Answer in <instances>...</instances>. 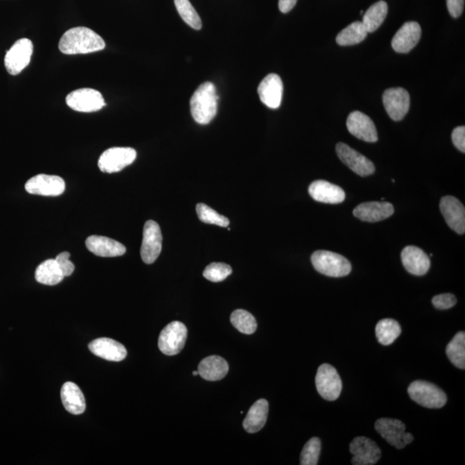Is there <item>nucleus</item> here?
<instances>
[{
  "label": "nucleus",
  "mask_w": 465,
  "mask_h": 465,
  "mask_svg": "<svg viewBox=\"0 0 465 465\" xmlns=\"http://www.w3.org/2000/svg\"><path fill=\"white\" fill-rule=\"evenodd\" d=\"M105 48L103 38L86 27H76L66 31L59 42V49L65 54L97 52Z\"/></svg>",
  "instance_id": "nucleus-1"
},
{
  "label": "nucleus",
  "mask_w": 465,
  "mask_h": 465,
  "mask_svg": "<svg viewBox=\"0 0 465 465\" xmlns=\"http://www.w3.org/2000/svg\"><path fill=\"white\" fill-rule=\"evenodd\" d=\"M191 112L199 124H208L218 113V96L211 82H206L199 86L191 98Z\"/></svg>",
  "instance_id": "nucleus-2"
},
{
  "label": "nucleus",
  "mask_w": 465,
  "mask_h": 465,
  "mask_svg": "<svg viewBox=\"0 0 465 465\" xmlns=\"http://www.w3.org/2000/svg\"><path fill=\"white\" fill-rule=\"evenodd\" d=\"M311 262L315 270L323 275L332 278L348 276L352 271L349 260L333 252L320 250L311 256Z\"/></svg>",
  "instance_id": "nucleus-3"
},
{
  "label": "nucleus",
  "mask_w": 465,
  "mask_h": 465,
  "mask_svg": "<svg viewBox=\"0 0 465 465\" xmlns=\"http://www.w3.org/2000/svg\"><path fill=\"white\" fill-rule=\"evenodd\" d=\"M409 396L416 404L428 408H441L447 401V396L438 386L425 381H415L408 389Z\"/></svg>",
  "instance_id": "nucleus-4"
},
{
  "label": "nucleus",
  "mask_w": 465,
  "mask_h": 465,
  "mask_svg": "<svg viewBox=\"0 0 465 465\" xmlns=\"http://www.w3.org/2000/svg\"><path fill=\"white\" fill-rule=\"evenodd\" d=\"M188 331L180 322H172L161 331L158 341L160 352L165 355L175 356L184 348Z\"/></svg>",
  "instance_id": "nucleus-5"
},
{
  "label": "nucleus",
  "mask_w": 465,
  "mask_h": 465,
  "mask_svg": "<svg viewBox=\"0 0 465 465\" xmlns=\"http://www.w3.org/2000/svg\"><path fill=\"white\" fill-rule=\"evenodd\" d=\"M375 429L389 444L400 450L413 441V436L406 432V425L399 420L382 418L376 421Z\"/></svg>",
  "instance_id": "nucleus-6"
},
{
  "label": "nucleus",
  "mask_w": 465,
  "mask_h": 465,
  "mask_svg": "<svg viewBox=\"0 0 465 465\" xmlns=\"http://www.w3.org/2000/svg\"><path fill=\"white\" fill-rule=\"evenodd\" d=\"M315 385L320 396L326 401H336L342 392V381L336 368L329 364L319 367Z\"/></svg>",
  "instance_id": "nucleus-7"
},
{
  "label": "nucleus",
  "mask_w": 465,
  "mask_h": 465,
  "mask_svg": "<svg viewBox=\"0 0 465 465\" xmlns=\"http://www.w3.org/2000/svg\"><path fill=\"white\" fill-rule=\"evenodd\" d=\"M136 155V151L131 148H109L102 153L98 160V167L103 172H118L131 165Z\"/></svg>",
  "instance_id": "nucleus-8"
},
{
  "label": "nucleus",
  "mask_w": 465,
  "mask_h": 465,
  "mask_svg": "<svg viewBox=\"0 0 465 465\" xmlns=\"http://www.w3.org/2000/svg\"><path fill=\"white\" fill-rule=\"evenodd\" d=\"M66 101L71 109L78 112H95L105 105L102 94L92 88L73 90L66 97Z\"/></svg>",
  "instance_id": "nucleus-9"
},
{
  "label": "nucleus",
  "mask_w": 465,
  "mask_h": 465,
  "mask_svg": "<svg viewBox=\"0 0 465 465\" xmlns=\"http://www.w3.org/2000/svg\"><path fill=\"white\" fill-rule=\"evenodd\" d=\"M33 54V43L29 39L22 38L8 50L5 58L7 72L17 76L30 64Z\"/></svg>",
  "instance_id": "nucleus-10"
},
{
  "label": "nucleus",
  "mask_w": 465,
  "mask_h": 465,
  "mask_svg": "<svg viewBox=\"0 0 465 465\" xmlns=\"http://www.w3.org/2000/svg\"><path fill=\"white\" fill-rule=\"evenodd\" d=\"M163 249V234L160 228L155 220L146 222L143 228V243L141 247V257L146 264H153L159 257Z\"/></svg>",
  "instance_id": "nucleus-11"
},
{
  "label": "nucleus",
  "mask_w": 465,
  "mask_h": 465,
  "mask_svg": "<svg viewBox=\"0 0 465 465\" xmlns=\"http://www.w3.org/2000/svg\"><path fill=\"white\" fill-rule=\"evenodd\" d=\"M386 112L394 121L403 120L411 107V96L401 88L386 90L383 95Z\"/></svg>",
  "instance_id": "nucleus-12"
},
{
  "label": "nucleus",
  "mask_w": 465,
  "mask_h": 465,
  "mask_svg": "<svg viewBox=\"0 0 465 465\" xmlns=\"http://www.w3.org/2000/svg\"><path fill=\"white\" fill-rule=\"evenodd\" d=\"M65 181L61 177L38 175L27 181L25 190L30 194L57 196L64 192Z\"/></svg>",
  "instance_id": "nucleus-13"
},
{
  "label": "nucleus",
  "mask_w": 465,
  "mask_h": 465,
  "mask_svg": "<svg viewBox=\"0 0 465 465\" xmlns=\"http://www.w3.org/2000/svg\"><path fill=\"white\" fill-rule=\"evenodd\" d=\"M350 452L353 455L354 465H373L381 459L382 452L372 440L366 437H357L350 444Z\"/></svg>",
  "instance_id": "nucleus-14"
},
{
  "label": "nucleus",
  "mask_w": 465,
  "mask_h": 465,
  "mask_svg": "<svg viewBox=\"0 0 465 465\" xmlns=\"http://www.w3.org/2000/svg\"><path fill=\"white\" fill-rule=\"evenodd\" d=\"M336 153L343 163L353 172L357 173L361 177H366L373 175L375 172L374 164L361 153L354 151L345 143H338L336 145Z\"/></svg>",
  "instance_id": "nucleus-15"
},
{
  "label": "nucleus",
  "mask_w": 465,
  "mask_h": 465,
  "mask_svg": "<svg viewBox=\"0 0 465 465\" xmlns=\"http://www.w3.org/2000/svg\"><path fill=\"white\" fill-rule=\"evenodd\" d=\"M440 208L448 226L459 235H464L465 232V208L463 204L454 196H447L441 199Z\"/></svg>",
  "instance_id": "nucleus-16"
},
{
  "label": "nucleus",
  "mask_w": 465,
  "mask_h": 465,
  "mask_svg": "<svg viewBox=\"0 0 465 465\" xmlns=\"http://www.w3.org/2000/svg\"><path fill=\"white\" fill-rule=\"evenodd\" d=\"M348 131L358 139L366 143H376L378 140L375 124L365 114L353 112L350 114L346 121Z\"/></svg>",
  "instance_id": "nucleus-17"
},
{
  "label": "nucleus",
  "mask_w": 465,
  "mask_h": 465,
  "mask_svg": "<svg viewBox=\"0 0 465 465\" xmlns=\"http://www.w3.org/2000/svg\"><path fill=\"white\" fill-rule=\"evenodd\" d=\"M283 86L278 74L271 73L264 78L258 88L262 103L271 109H278L281 105Z\"/></svg>",
  "instance_id": "nucleus-18"
},
{
  "label": "nucleus",
  "mask_w": 465,
  "mask_h": 465,
  "mask_svg": "<svg viewBox=\"0 0 465 465\" xmlns=\"http://www.w3.org/2000/svg\"><path fill=\"white\" fill-rule=\"evenodd\" d=\"M421 37V28L416 22L405 23L392 39V48L397 53L407 54L415 48Z\"/></svg>",
  "instance_id": "nucleus-19"
},
{
  "label": "nucleus",
  "mask_w": 465,
  "mask_h": 465,
  "mask_svg": "<svg viewBox=\"0 0 465 465\" xmlns=\"http://www.w3.org/2000/svg\"><path fill=\"white\" fill-rule=\"evenodd\" d=\"M88 348L94 355L108 361H123L127 356L125 346L110 338L96 339L90 343Z\"/></svg>",
  "instance_id": "nucleus-20"
},
{
  "label": "nucleus",
  "mask_w": 465,
  "mask_h": 465,
  "mask_svg": "<svg viewBox=\"0 0 465 465\" xmlns=\"http://www.w3.org/2000/svg\"><path fill=\"white\" fill-rule=\"evenodd\" d=\"M401 261L409 273L423 276L430 269L431 261L427 254L415 246L406 247L401 252Z\"/></svg>",
  "instance_id": "nucleus-21"
},
{
  "label": "nucleus",
  "mask_w": 465,
  "mask_h": 465,
  "mask_svg": "<svg viewBox=\"0 0 465 465\" xmlns=\"http://www.w3.org/2000/svg\"><path fill=\"white\" fill-rule=\"evenodd\" d=\"M88 249L100 257H118L125 254L126 247L117 240L100 235L90 236L86 240Z\"/></svg>",
  "instance_id": "nucleus-22"
},
{
  "label": "nucleus",
  "mask_w": 465,
  "mask_h": 465,
  "mask_svg": "<svg viewBox=\"0 0 465 465\" xmlns=\"http://www.w3.org/2000/svg\"><path fill=\"white\" fill-rule=\"evenodd\" d=\"M309 193L317 202L338 204L346 199V193L340 187L325 180H317L310 185Z\"/></svg>",
  "instance_id": "nucleus-23"
},
{
  "label": "nucleus",
  "mask_w": 465,
  "mask_h": 465,
  "mask_svg": "<svg viewBox=\"0 0 465 465\" xmlns=\"http://www.w3.org/2000/svg\"><path fill=\"white\" fill-rule=\"evenodd\" d=\"M394 214V207L388 202H367L360 204L353 211V215L363 222L377 223Z\"/></svg>",
  "instance_id": "nucleus-24"
},
{
  "label": "nucleus",
  "mask_w": 465,
  "mask_h": 465,
  "mask_svg": "<svg viewBox=\"0 0 465 465\" xmlns=\"http://www.w3.org/2000/svg\"><path fill=\"white\" fill-rule=\"evenodd\" d=\"M61 397L63 406L66 411L73 415H81L86 408L84 394L76 384L66 382L61 390Z\"/></svg>",
  "instance_id": "nucleus-25"
},
{
  "label": "nucleus",
  "mask_w": 465,
  "mask_h": 465,
  "mask_svg": "<svg viewBox=\"0 0 465 465\" xmlns=\"http://www.w3.org/2000/svg\"><path fill=\"white\" fill-rule=\"evenodd\" d=\"M199 375L207 381H219L227 376L228 365L224 358L210 356L204 358L199 365Z\"/></svg>",
  "instance_id": "nucleus-26"
},
{
  "label": "nucleus",
  "mask_w": 465,
  "mask_h": 465,
  "mask_svg": "<svg viewBox=\"0 0 465 465\" xmlns=\"http://www.w3.org/2000/svg\"><path fill=\"white\" fill-rule=\"evenodd\" d=\"M269 404L265 399H259L252 406L248 411L243 428L247 432L255 433L261 430L266 423Z\"/></svg>",
  "instance_id": "nucleus-27"
},
{
  "label": "nucleus",
  "mask_w": 465,
  "mask_h": 465,
  "mask_svg": "<svg viewBox=\"0 0 465 465\" xmlns=\"http://www.w3.org/2000/svg\"><path fill=\"white\" fill-rule=\"evenodd\" d=\"M35 281L45 286H57L64 278L57 260L48 259L40 264L35 270Z\"/></svg>",
  "instance_id": "nucleus-28"
},
{
  "label": "nucleus",
  "mask_w": 465,
  "mask_h": 465,
  "mask_svg": "<svg viewBox=\"0 0 465 465\" xmlns=\"http://www.w3.org/2000/svg\"><path fill=\"white\" fill-rule=\"evenodd\" d=\"M388 14V5L384 1H378L365 11L363 18V25L368 33L376 31L385 20Z\"/></svg>",
  "instance_id": "nucleus-29"
},
{
  "label": "nucleus",
  "mask_w": 465,
  "mask_h": 465,
  "mask_svg": "<svg viewBox=\"0 0 465 465\" xmlns=\"http://www.w3.org/2000/svg\"><path fill=\"white\" fill-rule=\"evenodd\" d=\"M367 34L362 22H354L338 34L336 42L341 46L355 45L364 41Z\"/></svg>",
  "instance_id": "nucleus-30"
},
{
  "label": "nucleus",
  "mask_w": 465,
  "mask_h": 465,
  "mask_svg": "<svg viewBox=\"0 0 465 465\" xmlns=\"http://www.w3.org/2000/svg\"><path fill=\"white\" fill-rule=\"evenodd\" d=\"M401 329L399 323L393 319H384L378 322L376 326V336L378 342L383 346H389L401 336Z\"/></svg>",
  "instance_id": "nucleus-31"
},
{
  "label": "nucleus",
  "mask_w": 465,
  "mask_h": 465,
  "mask_svg": "<svg viewBox=\"0 0 465 465\" xmlns=\"http://www.w3.org/2000/svg\"><path fill=\"white\" fill-rule=\"evenodd\" d=\"M447 355L453 365L465 369V334L459 332L447 346Z\"/></svg>",
  "instance_id": "nucleus-32"
},
{
  "label": "nucleus",
  "mask_w": 465,
  "mask_h": 465,
  "mask_svg": "<svg viewBox=\"0 0 465 465\" xmlns=\"http://www.w3.org/2000/svg\"><path fill=\"white\" fill-rule=\"evenodd\" d=\"M230 322L240 333L254 334L257 329V322L254 315L244 310H236L232 313Z\"/></svg>",
  "instance_id": "nucleus-33"
},
{
  "label": "nucleus",
  "mask_w": 465,
  "mask_h": 465,
  "mask_svg": "<svg viewBox=\"0 0 465 465\" xmlns=\"http://www.w3.org/2000/svg\"><path fill=\"white\" fill-rule=\"evenodd\" d=\"M177 11L183 20L192 29L199 30L202 28V21L194 7L189 0H175Z\"/></svg>",
  "instance_id": "nucleus-34"
},
{
  "label": "nucleus",
  "mask_w": 465,
  "mask_h": 465,
  "mask_svg": "<svg viewBox=\"0 0 465 465\" xmlns=\"http://www.w3.org/2000/svg\"><path fill=\"white\" fill-rule=\"evenodd\" d=\"M196 214L201 222L213 225L226 228L230 225V220L226 216L220 215L218 212L213 210L204 204H199L196 206Z\"/></svg>",
  "instance_id": "nucleus-35"
},
{
  "label": "nucleus",
  "mask_w": 465,
  "mask_h": 465,
  "mask_svg": "<svg viewBox=\"0 0 465 465\" xmlns=\"http://www.w3.org/2000/svg\"><path fill=\"white\" fill-rule=\"evenodd\" d=\"M322 443L320 439L312 438L306 443L301 453L302 465L318 464L320 457Z\"/></svg>",
  "instance_id": "nucleus-36"
},
{
  "label": "nucleus",
  "mask_w": 465,
  "mask_h": 465,
  "mask_svg": "<svg viewBox=\"0 0 465 465\" xmlns=\"http://www.w3.org/2000/svg\"><path fill=\"white\" fill-rule=\"evenodd\" d=\"M232 271L231 266L225 263H211L204 271V277L208 281L218 283L225 281Z\"/></svg>",
  "instance_id": "nucleus-37"
},
{
  "label": "nucleus",
  "mask_w": 465,
  "mask_h": 465,
  "mask_svg": "<svg viewBox=\"0 0 465 465\" xmlns=\"http://www.w3.org/2000/svg\"><path fill=\"white\" fill-rule=\"evenodd\" d=\"M432 302L436 309L449 310L456 305L457 298L454 295L450 293L440 294L435 295Z\"/></svg>",
  "instance_id": "nucleus-38"
},
{
  "label": "nucleus",
  "mask_w": 465,
  "mask_h": 465,
  "mask_svg": "<svg viewBox=\"0 0 465 465\" xmlns=\"http://www.w3.org/2000/svg\"><path fill=\"white\" fill-rule=\"evenodd\" d=\"M57 260L59 267L64 277H69L72 275L74 271V265L73 262L70 261V254L68 252H63V253L57 255L54 259Z\"/></svg>",
  "instance_id": "nucleus-39"
},
{
  "label": "nucleus",
  "mask_w": 465,
  "mask_h": 465,
  "mask_svg": "<svg viewBox=\"0 0 465 465\" xmlns=\"http://www.w3.org/2000/svg\"><path fill=\"white\" fill-rule=\"evenodd\" d=\"M452 143L459 151L465 153V127L459 126L454 129L452 135Z\"/></svg>",
  "instance_id": "nucleus-40"
},
{
  "label": "nucleus",
  "mask_w": 465,
  "mask_h": 465,
  "mask_svg": "<svg viewBox=\"0 0 465 465\" xmlns=\"http://www.w3.org/2000/svg\"><path fill=\"white\" fill-rule=\"evenodd\" d=\"M449 13L452 18H459L463 13L464 0H447Z\"/></svg>",
  "instance_id": "nucleus-41"
},
{
  "label": "nucleus",
  "mask_w": 465,
  "mask_h": 465,
  "mask_svg": "<svg viewBox=\"0 0 465 465\" xmlns=\"http://www.w3.org/2000/svg\"><path fill=\"white\" fill-rule=\"evenodd\" d=\"M297 2L298 0H279V10H281L283 13H289V11L293 9Z\"/></svg>",
  "instance_id": "nucleus-42"
},
{
  "label": "nucleus",
  "mask_w": 465,
  "mask_h": 465,
  "mask_svg": "<svg viewBox=\"0 0 465 465\" xmlns=\"http://www.w3.org/2000/svg\"><path fill=\"white\" fill-rule=\"evenodd\" d=\"M192 374H193V376H198L199 375V372H196V370H195V372H193Z\"/></svg>",
  "instance_id": "nucleus-43"
}]
</instances>
